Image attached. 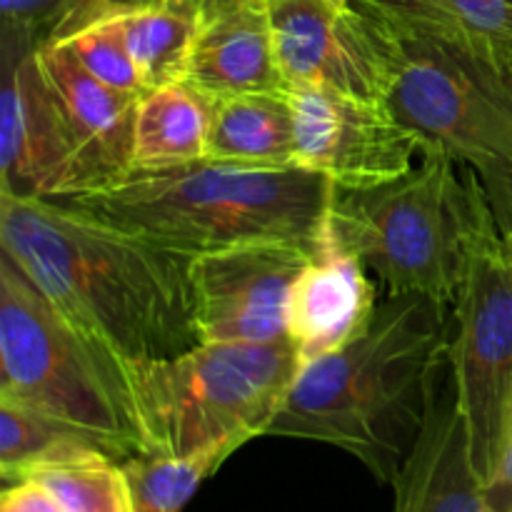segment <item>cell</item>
<instances>
[{
    "mask_svg": "<svg viewBox=\"0 0 512 512\" xmlns=\"http://www.w3.org/2000/svg\"><path fill=\"white\" fill-rule=\"evenodd\" d=\"M0 253L123 368L200 343L190 260L63 200L0 195Z\"/></svg>",
    "mask_w": 512,
    "mask_h": 512,
    "instance_id": "1",
    "label": "cell"
},
{
    "mask_svg": "<svg viewBox=\"0 0 512 512\" xmlns=\"http://www.w3.org/2000/svg\"><path fill=\"white\" fill-rule=\"evenodd\" d=\"M448 348L450 305L385 295L358 340L300 365L268 435L335 445L393 485L423 433Z\"/></svg>",
    "mask_w": 512,
    "mask_h": 512,
    "instance_id": "2",
    "label": "cell"
},
{
    "mask_svg": "<svg viewBox=\"0 0 512 512\" xmlns=\"http://www.w3.org/2000/svg\"><path fill=\"white\" fill-rule=\"evenodd\" d=\"M338 188L303 165L255 168L200 158L165 170H130L58 198L168 253L193 260L248 243L318 248Z\"/></svg>",
    "mask_w": 512,
    "mask_h": 512,
    "instance_id": "3",
    "label": "cell"
},
{
    "mask_svg": "<svg viewBox=\"0 0 512 512\" xmlns=\"http://www.w3.org/2000/svg\"><path fill=\"white\" fill-rule=\"evenodd\" d=\"M490 208L468 168L443 150L400 178L365 190H338L328 225L388 295H428L450 305L473 233Z\"/></svg>",
    "mask_w": 512,
    "mask_h": 512,
    "instance_id": "4",
    "label": "cell"
},
{
    "mask_svg": "<svg viewBox=\"0 0 512 512\" xmlns=\"http://www.w3.org/2000/svg\"><path fill=\"white\" fill-rule=\"evenodd\" d=\"M300 370L293 340L198 343L163 360L125 365L143 453L225 458L268 435Z\"/></svg>",
    "mask_w": 512,
    "mask_h": 512,
    "instance_id": "5",
    "label": "cell"
},
{
    "mask_svg": "<svg viewBox=\"0 0 512 512\" xmlns=\"http://www.w3.org/2000/svg\"><path fill=\"white\" fill-rule=\"evenodd\" d=\"M368 13V10H365ZM393 83L385 105L400 123L480 180L503 233L512 225V68L450 40L390 23Z\"/></svg>",
    "mask_w": 512,
    "mask_h": 512,
    "instance_id": "6",
    "label": "cell"
},
{
    "mask_svg": "<svg viewBox=\"0 0 512 512\" xmlns=\"http://www.w3.org/2000/svg\"><path fill=\"white\" fill-rule=\"evenodd\" d=\"M0 400L80 430L118 460L143 453L123 365L90 345L3 253Z\"/></svg>",
    "mask_w": 512,
    "mask_h": 512,
    "instance_id": "7",
    "label": "cell"
},
{
    "mask_svg": "<svg viewBox=\"0 0 512 512\" xmlns=\"http://www.w3.org/2000/svg\"><path fill=\"white\" fill-rule=\"evenodd\" d=\"M450 370L470 455L488 485L512 415V260L495 213L480 220L450 303Z\"/></svg>",
    "mask_w": 512,
    "mask_h": 512,
    "instance_id": "8",
    "label": "cell"
},
{
    "mask_svg": "<svg viewBox=\"0 0 512 512\" xmlns=\"http://www.w3.org/2000/svg\"><path fill=\"white\" fill-rule=\"evenodd\" d=\"M295 115V163L338 190L390 183L415 168L428 145L380 100L323 85L288 90Z\"/></svg>",
    "mask_w": 512,
    "mask_h": 512,
    "instance_id": "9",
    "label": "cell"
},
{
    "mask_svg": "<svg viewBox=\"0 0 512 512\" xmlns=\"http://www.w3.org/2000/svg\"><path fill=\"white\" fill-rule=\"evenodd\" d=\"M315 248L248 243L188 263L200 343H278L288 338L293 285Z\"/></svg>",
    "mask_w": 512,
    "mask_h": 512,
    "instance_id": "10",
    "label": "cell"
},
{
    "mask_svg": "<svg viewBox=\"0 0 512 512\" xmlns=\"http://www.w3.org/2000/svg\"><path fill=\"white\" fill-rule=\"evenodd\" d=\"M288 90L323 85L385 103L393 65L378 18L340 0H265Z\"/></svg>",
    "mask_w": 512,
    "mask_h": 512,
    "instance_id": "11",
    "label": "cell"
},
{
    "mask_svg": "<svg viewBox=\"0 0 512 512\" xmlns=\"http://www.w3.org/2000/svg\"><path fill=\"white\" fill-rule=\"evenodd\" d=\"M0 55V195L58 200L78 193V153L38 50L0 45Z\"/></svg>",
    "mask_w": 512,
    "mask_h": 512,
    "instance_id": "12",
    "label": "cell"
},
{
    "mask_svg": "<svg viewBox=\"0 0 512 512\" xmlns=\"http://www.w3.org/2000/svg\"><path fill=\"white\" fill-rule=\"evenodd\" d=\"M378 280L325 220L313 258L298 275L288 305V338L300 365L358 340L378 313Z\"/></svg>",
    "mask_w": 512,
    "mask_h": 512,
    "instance_id": "13",
    "label": "cell"
},
{
    "mask_svg": "<svg viewBox=\"0 0 512 512\" xmlns=\"http://www.w3.org/2000/svg\"><path fill=\"white\" fill-rule=\"evenodd\" d=\"M38 60L53 85L75 143L80 168L78 193L128 175L133 170L138 95L120 93L100 83L68 50L55 43L43 45Z\"/></svg>",
    "mask_w": 512,
    "mask_h": 512,
    "instance_id": "14",
    "label": "cell"
},
{
    "mask_svg": "<svg viewBox=\"0 0 512 512\" xmlns=\"http://www.w3.org/2000/svg\"><path fill=\"white\" fill-rule=\"evenodd\" d=\"M393 488V512H490L485 483L470 455L450 358L435 383L423 433Z\"/></svg>",
    "mask_w": 512,
    "mask_h": 512,
    "instance_id": "15",
    "label": "cell"
},
{
    "mask_svg": "<svg viewBox=\"0 0 512 512\" xmlns=\"http://www.w3.org/2000/svg\"><path fill=\"white\" fill-rule=\"evenodd\" d=\"M185 80L215 103L238 95L288 90L275 55L265 0H250L200 23Z\"/></svg>",
    "mask_w": 512,
    "mask_h": 512,
    "instance_id": "16",
    "label": "cell"
},
{
    "mask_svg": "<svg viewBox=\"0 0 512 512\" xmlns=\"http://www.w3.org/2000/svg\"><path fill=\"white\" fill-rule=\"evenodd\" d=\"M215 105L185 78L145 93L135 118L133 170L178 168L205 158Z\"/></svg>",
    "mask_w": 512,
    "mask_h": 512,
    "instance_id": "17",
    "label": "cell"
},
{
    "mask_svg": "<svg viewBox=\"0 0 512 512\" xmlns=\"http://www.w3.org/2000/svg\"><path fill=\"white\" fill-rule=\"evenodd\" d=\"M205 158L255 168L295 163V115L290 93H253L215 105Z\"/></svg>",
    "mask_w": 512,
    "mask_h": 512,
    "instance_id": "18",
    "label": "cell"
},
{
    "mask_svg": "<svg viewBox=\"0 0 512 512\" xmlns=\"http://www.w3.org/2000/svg\"><path fill=\"white\" fill-rule=\"evenodd\" d=\"M390 23L450 40L512 68V0H350Z\"/></svg>",
    "mask_w": 512,
    "mask_h": 512,
    "instance_id": "19",
    "label": "cell"
},
{
    "mask_svg": "<svg viewBox=\"0 0 512 512\" xmlns=\"http://www.w3.org/2000/svg\"><path fill=\"white\" fill-rule=\"evenodd\" d=\"M145 90L185 78L190 48L200 30L195 10L170 0L128 3L110 8Z\"/></svg>",
    "mask_w": 512,
    "mask_h": 512,
    "instance_id": "20",
    "label": "cell"
},
{
    "mask_svg": "<svg viewBox=\"0 0 512 512\" xmlns=\"http://www.w3.org/2000/svg\"><path fill=\"white\" fill-rule=\"evenodd\" d=\"M20 478L43 483L58 498L65 512H133L128 480L120 468V460L105 450L93 448L40 463L25 470Z\"/></svg>",
    "mask_w": 512,
    "mask_h": 512,
    "instance_id": "21",
    "label": "cell"
},
{
    "mask_svg": "<svg viewBox=\"0 0 512 512\" xmlns=\"http://www.w3.org/2000/svg\"><path fill=\"white\" fill-rule=\"evenodd\" d=\"M220 453H135L120 460L133 512H183L200 485L225 463Z\"/></svg>",
    "mask_w": 512,
    "mask_h": 512,
    "instance_id": "22",
    "label": "cell"
},
{
    "mask_svg": "<svg viewBox=\"0 0 512 512\" xmlns=\"http://www.w3.org/2000/svg\"><path fill=\"white\" fill-rule=\"evenodd\" d=\"M93 448L103 450L88 435L60 423V420L0 400V475H3V483H13L25 470L40 463L68 458V455Z\"/></svg>",
    "mask_w": 512,
    "mask_h": 512,
    "instance_id": "23",
    "label": "cell"
},
{
    "mask_svg": "<svg viewBox=\"0 0 512 512\" xmlns=\"http://www.w3.org/2000/svg\"><path fill=\"white\" fill-rule=\"evenodd\" d=\"M115 0H0V43L40 50L113 8Z\"/></svg>",
    "mask_w": 512,
    "mask_h": 512,
    "instance_id": "24",
    "label": "cell"
},
{
    "mask_svg": "<svg viewBox=\"0 0 512 512\" xmlns=\"http://www.w3.org/2000/svg\"><path fill=\"white\" fill-rule=\"evenodd\" d=\"M55 45L68 50L93 78H98L108 88L138 95V98L148 93L110 8L75 33L55 40Z\"/></svg>",
    "mask_w": 512,
    "mask_h": 512,
    "instance_id": "25",
    "label": "cell"
},
{
    "mask_svg": "<svg viewBox=\"0 0 512 512\" xmlns=\"http://www.w3.org/2000/svg\"><path fill=\"white\" fill-rule=\"evenodd\" d=\"M0 512H65L53 493L33 478L5 483L0 495Z\"/></svg>",
    "mask_w": 512,
    "mask_h": 512,
    "instance_id": "26",
    "label": "cell"
},
{
    "mask_svg": "<svg viewBox=\"0 0 512 512\" xmlns=\"http://www.w3.org/2000/svg\"><path fill=\"white\" fill-rule=\"evenodd\" d=\"M485 498H488L490 512H512V415L503 458H500L493 480L485 485Z\"/></svg>",
    "mask_w": 512,
    "mask_h": 512,
    "instance_id": "27",
    "label": "cell"
},
{
    "mask_svg": "<svg viewBox=\"0 0 512 512\" xmlns=\"http://www.w3.org/2000/svg\"><path fill=\"white\" fill-rule=\"evenodd\" d=\"M118 5H128V3H150V0H115ZM170 3H180L185 5V8L195 10L200 18V23H205V20L215 18V15L225 13V10L230 8H238V5L243 3H250V0H170Z\"/></svg>",
    "mask_w": 512,
    "mask_h": 512,
    "instance_id": "28",
    "label": "cell"
},
{
    "mask_svg": "<svg viewBox=\"0 0 512 512\" xmlns=\"http://www.w3.org/2000/svg\"><path fill=\"white\" fill-rule=\"evenodd\" d=\"M505 243H508V253H510V260H512V225H510L508 233H505Z\"/></svg>",
    "mask_w": 512,
    "mask_h": 512,
    "instance_id": "29",
    "label": "cell"
},
{
    "mask_svg": "<svg viewBox=\"0 0 512 512\" xmlns=\"http://www.w3.org/2000/svg\"><path fill=\"white\" fill-rule=\"evenodd\" d=\"M340 3H350V0H340Z\"/></svg>",
    "mask_w": 512,
    "mask_h": 512,
    "instance_id": "30",
    "label": "cell"
}]
</instances>
